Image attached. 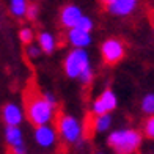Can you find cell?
Segmentation results:
<instances>
[{"mask_svg":"<svg viewBox=\"0 0 154 154\" xmlns=\"http://www.w3.org/2000/svg\"><path fill=\"white\" fill-rule=\"evenodd\" d=\"M25 110L29 115V120L35 126L47 124L52 120L54 107L49 104L44 96H41L36 90H29L25 93Z\"/></svg>","mask_w":154,"mask_h":154,"instance_id":"6da1fadb","label":"cell"},{"mask_svg":"<svg viewBox=\"0 0 154 154\" xmlns=\"http://www.w3.org/2000/svg\"><path fill=\"white\" fill-rule=\"evenodd\" d=\"M140 142H142V137L135 131H115L109 137V145L118 154L134 152L138 148Z\"/></svg>","mask_w":154,"mask_h":154,"instance_id":"7a4b0ae2","label":"cell"},{"mask_svg":"<svg viewBox=\"0 0 154 154\" xmlns=\"http://www.w3.org/2000/svg\"><path fill=\"white\" fill-rule=\"evenodd\" d=\"M87 68H90V61L87 52L82 51V47H77L75 51H72L65 61V69L69 77H79V74L85 71Z\"/></svg>","mask_w":154,"mask_h":154,"instance_id":"3957f363","label":"cell"},{"mask_svg":"<svg viewBox=\"0 0 154 154\" xmlns=\"http://www.w3.org/2000/svg\"><path fill=\"white\" fill-rule=\"evenodd\" d=\"M58 129H60L61 137L66 142H77L82 134V128L77 123V120H74L72 116H68V115H63L58 120Z\"/></svg>","mask_w":154,"mask_h":154,"instance_id":"277c9868","label":"cell"},{"mask_svg":"<svg viewBox=\"0 0 154 154\" xmlns=\"http://www.w3.org/2000/svg\"><path fill=\"white\" fill-rule=\"evenodd\" d=\"M124 55V47L120 41L116 39H109L102 44V57L107 63H116L123 58Z\"/></svg>","mask_w":154,"mask_h":154,"instance_id":"5b68a950","label":"cell"},{"mask_svg":"<svg viewBox=\"0 0 154 154\" xmlns=\"http://www.w3.org/2000/svg\"><path fill=\"white\" fill-rule=\"evenodd\" d=\"M115 107H116V97H115V94L112 93L110 90H107V91H104L99 99L94 102L93 112L96 115H104V113L112 112Z\"/></svg>","mask_w":154,"mask_h":154,"instance_id":"8992f818","label":"cell"},{"mask_svg":"<svg viewBox=\"0 0 154 154\" xmlns=\"http://www.w3.org/2000/svg\"><path fill=\"white\" fill-rule=\"evenodd\" d=\"M3 121L6 123V126H19L20 123H22V110L19 109V106H16V104H6V106L3 107Z\"/></svg>","mask_w":154,"mask_h":154,"instance_id":"52a82bcc","label":"cell"},{"mask_svg":"<svg viewBox=\"0 0 154 154\" xmlns=\"http://www.w3.org/2000/svg\"><path fill=\"white\" fill-rule=\"evenodd\" d=\"M35 138H36V142L44 146V148H49V146H52L55 143V131L52 128H49L47 124H43V126H38L36 131H35Z\"/></svg>","mask_w":154,"mask_h":154,"instance_id":"ba28073f","label":"cell"},{"mask_svg":"<svg viewBox=\"0 0 154 154\" xmlns=\"http://www.w3.org/2000/svg\"><path fill=\"white\" fill-rule=\"evenodd\" d=\"M135 6H137V0H113L109 5V11L116 16H126V14H131L135 10Z\"/></svg>","mask_w":154,"mask_h":154,"instance_id":"9c48e42d","label":"cell"},{"mask_svg":"<svg viewBox=\"0 0 154 154\" xmlns=\"http://www.w3.org/2000/svg\"><path fill=\"white\" fill-rule=\"evenodd\" d=\"M82 16V11L79 6H75V5H68L63 8L61 11V24L65 25V27H72L77 24V20L80 19Z\"/></svg>","mask_w":154,"mask_h":154,"instance_id":"30bf717a","label":"cell"},{"mask_svg":"<svg viewBox=\"0 0 154 154\" xmlns=\"http://www.w3.org/2000/svg\"><path fill=\"white\" fill-rule=\"evenodd\" d=\"M69 41L75 46V47H85L88 46L90 43H91V36H90V32H83L80 29H75V27H72L71 32H69L68 35Z\"/></svg>","mask_w":154,"mask_h":154,"instance_id":"8fae6325","label":"cell"},{"mask_svg":"<svg viewBox=\"0 0 154 154\" xmlns=\"http://www.w3.org/2000/svg\"><path fill=\"white\" fill-rule=\"evenodd\" d=\"M5 138L8 145L11 146H17V145H22V132L17 126H6L5 129Z\"/></svg>","mask_w":154,"mask_h":154,"instance_id":"7c38bea8","label":"cell"},{"mask_svg":"<svg viewBox=\"0 0 154 154\" xmlns=\"http://www.w3.org/2000/svg\"><path fill=\"white\" fill-rule=\"evenodd\" d=\"M38 39H39L41 49H43L44 52L51 54V52L54 51V47H55V39H54L52 35H49V33H41Z\"/></svg>","mask_w":154,"mask_h":154,"instance_id":"4fadbf2b","label":"cell"},{"mask_svg":"<svg viewBox=\"0 0 154 154\" xmlns=\"http://www.w3.org/2000/svg\"><path fill=\"white\" fill-rule=\"evenodd\" d=\"M25 10H27V2L25 0H16V2H11V5H10L11 14L16 16V17L25 16Z\"/></svg>","mask_w":154,"mask_h":154,"instance_id":"5bb4252c","label":"cell"},{"mask_svg":"<svg viewBox=\"0 0 154 154\" xmlns=\"http://www.w3.org/2000/svg\"><path fill=\"white\" fill-rule=\"evenodd\" d=\"M110 123H112L110 115H107V113L97 115L96 121H94V128H96V131H106V129L110 128Z\"/></svg>","mask_w":154,"mask_h":154,"instance_id":"9a60e30c","label":"cell"},{"mask_svg":"<svg viewBox=\"0 0 154 154\" xmlns=\"http://www.w3.org/2000/svg\"><path fill=\"white\" fill-rule=\"evenodd\" d=\"M74 27H75V29L83 30V32H91L93 22H91V19H88V17H85V16H80V19L77 20V24H75Z\"/></svg>","mask_w":154,"mask_h":154,"instance_id":"2e32d148","label":"cell"},{"mask_svg":"<svg viewBox=\"0 0 154 154\" xmlns=\"http://www.w3.org/2000/svg\"><path fill=\"white\" fill-rule=\"evenodd\" d=\"M142 109L145 113H149V115H154V94H148L143 99V104H142Z\"/></svg>","mask_w":154,"mask_h":154,"instance_id":"e0dca14e","label":"cell"},{"mask_svg":"<svg viewBox=\"0 0 154 154\" xmlns=\"http://www.w3.org/2000/svg\"><path fill=\"white\" fill-rule=\"evenodd\" d=\"M19 38H20V41L22 43H30V41L33 39V33H32V30L30 29H22L20 30V33H19Z\"/></svg>","mask_w":154,"mask_h":154,"instance_id":"ac0fdd59","label":"cell"},{"mask_svg":"<svg viewBox=\"0 0 154 154\" xmlns=\"http://www.w3.org/2000/svg\"><path fill=\"white\" fill-rule=\"evenodd\" d=\"M36 14H38V5H27V10H25V16L29 17V19H36Z\"/></svg>","mask_w":154,"mask_h":154,"instance_id":"d6986e66","label":"cell"},{"mask_svg":"<svg viewBox=\"0 0 154 154\" xmlns=\"http://www.w3.org/2000/svg\"><path fill=\"white\" fill-rule=\"evenodd\" d=\"M145 132L149 138H154V116H151L145 124Z\"/></svg>","mask_w":154,"mask_h":154,"instance_id":"ffe728a7","label":"cell"},{"mask_svg":"<svg viewBox=\"0 0 154 154\" xmlns=\"http://www.w3.org/2000/svg\"><path fill=\"white\" fill-rule=\"evenodd\" d=\"M79 77H80V80H82L83 83H88L90 80H91V77H93V74H91V69L87 68L85 71H82V72L79 74Z\"/></svg>","mask_w":154,"mask_h":154,"instance_id":"44dd1931","label":"cell"},{"mask_svg":"<svg viewBox=\"0 0 154 154\" xmlns=\"http://www.w3.org/2000/svg\"><path fill=\"white\" fill-rule=\"evenodd\" d=\"M27 52H29L30 57H38V55H39V49H38V47H35V46H30Z\"/></svg>","mask_w":154,"mask_h":154,"instance_id":"7402d4cb","label":"cell"},{"mask_svg":"<svg viewBox=\"0 0 154 154\" xmlns=\"http://www.w3.org/2000/svg\"><path fill=\"white\" fill-rule=\"evenodd\" d=\"M13 151H14V154H25L24 143L22 145H17V146H13Z\"/></svg>","mask_w":154,"mask_h":154,"instance_id":"603a6c76","label":"cell"},{"mask_svg":"<svg viewBox=\"0 0 154 154\" xmlns=\"http://www.w3.org/2000/svg\"><path fill=\"white\" fill-rule=\"evenodd\" d=\"M44 99H46L49 104H51L52 107H55V97H54L52 94H49V93H47V94H44Z\"/></svg>","mask_w":154,"mask_h":154,"instance_id":"cb8c5ba5","label":"cell"},{"mask_svg":"<svg viewBox=\"0 0 154 154\" xmlns=\"http://www.w3.org/2000/svg\"><path fill=\"white\" fill-rule=\"evenodd\" d=\"M101 2H102L104 5H107V6H109V5H110L112 2H113V0H101Z\"/></svg>","mask_w":154,"mask_h":154,"instance_id":"d4e9b609","label":"cell"},{"mask_svg":"<svg viewBox=\"0 0 154 154\" xmlns=\"http://www.w3.org/2000/svg\"><path fill=\"white\" fill-rule=\"evenodd\" d=\"M11 2H16V0H11Z\"/></svg>","mask_w":154,"mask_h":154,"instance_id":"484cf974","label":"cell"}]
</instances>
